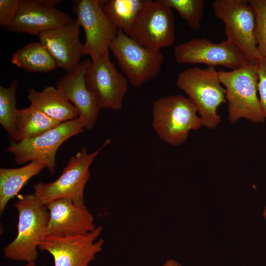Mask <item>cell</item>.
<instances>
[{"label":"cell","instance_id":"obj_24","mask_svg":"<svg viewBox=\"0 0 266 266\" xmlns=\"http://www.w3.org/2000/svg\"><path fill=\"white\" fill-rule=\"evenodd\" d=\"M172 9H175L191 29L199 30L201 25L204 1L203 0H162Z\"/></svg>","mask_w":266,"mask_h":266},{"label":"cell","instance_id":"obj_27","mask_svg":"<svg viewBox=\"0 0 266 266\" xmlns=\"http://www.w3.org/2000/svg\"><path fill=\"white\" fill-rule=\"evenodd\" d=\"M256 63L259 76V98L266 119V57L260 58Z\"/></svg>","mask_w":266,"mask_h":266},{"label":"cell","instance_id":"obj_22","mask_svg":"<svg viewBox=\"0 0 266 266\" xmlns=\"http://www.w3.org/2000/svg\"><path fill=\"white\" fill-rule=\"evenodd\" d=\"M11 62L28 72L45 73L58 67L50 53L39 41L30 43L17 50Z\"/></svg>","mask_w":266,"mask_h":266},{"label":"cell","instance_id":"obj_4","mask_svg":"<svg viewBox=\"0 0 266 266\" xmlns=\"http://www.w3.org/2000/svg\"><path fill=\"white\" fill-rule=\"evenodd\" d=\"M152 111L153 130L160 138L172 146L182 144L191 131L202 126L196 107L182 95L157 99Z\"/></svg>","mask_w":266,"mask_h":266},{"label":"cell","instance_id":"obj_1","mask_svg":"<svg viewBox=\"0 0 266 266\" xmlns=\"http://www.w3.org/2000/svg\"><path fill=\"white\" fill-rule=\"evenodd\" d=\"M176 84L196 107L202 125L209 129L217 128L221 122L218 108L227 100L215 67H189L178 74Z\"/></svg>","mask_w":266,"mask_h":266},{"label":"cell","instance_id":"obj_15","mask_svg":"<svg viewBox=\"0 0 266 266\" xmlns=\"http://www.w3.org/2000/svg\"><path fill=\"white\" fill-rule=\"evenodd\" d=\"M46 205L49 219L44 232L45 236L82 235L96 229L93 216L85 204L78 206L70 199L62 198Z\"/></svg>","mask_w":266,"mask_h":266},{"label":"cell","instance_id":"obj_7","mask_svg":"<svg viewBox=\"0 0 266 266\" xmlns=\"http://www.w3.org/2000/svg\"><path fill=\"white\" fill-rule=\"evenodd\" d=\"M109 50L128 81L135 87L155 78L164 61L161 50L147 48L121 31L111 42Z\"/></svg>","mask_w":266,"mask_h":266},{"label":"cell","instance_id":"obj_12","mask_svg":"<svg viewBox=\"0 0 266 266\" xmlns=\"http://www.w3.org/2000/svg\"><path fill=\"white\" fill-rule=\"evenodd\" d=\"M104 1H73V11L76 16V20L85 33L82 55H89L91 58L109 51L110 44L119 32L102 9Z\"/></svg>","mask_w":266,"mask_h":266},{"label":"cell","instance_id":"obj_10","mask_svg":"<svg viewBox=\"0 0 266 266\" xmlns=\"http://www.w3.org/2000/svg\"><path fill=\"white\" fill-rule=\"evenodd\" d=\"M85 78L100 108L120 110L128 90V80L111 62L109 51L91 58Z\"/></svg>","mask_w":266,"mask_h":266},{"label":"cell","instance_id":"obj_25","mask_svg":"<svg viewBox=\"0 0 266 266\" xmlns=\"http://www.w3.org/2000/svg\"><path fill=\"white\" fill-rule=\"evenodd\" d=\"M256 15L255 36L258 54L266 57V0H248Z\"/></svg>","mask_w":266,"mask_h":266},{"label":"cell","instance_id":"obj_20","mask_svg":"<svg viewBox=\"0 0 266 266\" xmlns=\"http://www.w3.org/2000/svg\"><path fill=\"white\" fill-rule=\"evenodd\" d=\"M60 123L31 104L25 108L18 109L16 122V142L36 137Z\"/></svg>","mask_w":266,"mask_h":266},{"label":"cell","instance_id":"obj_6","mask_svg":"<svg viewBox=\"0 0 266 266\" xmlns=\"http://www.w3.org/2000/svg\"><path fill=\"white\" fill-rule=\"evenodd\" d=\"M84 129L82 121L78 117L61 123L36 137L13 142L6 150L14 155L17 164L38 162L44 165L49 172L53 174L56 167V155L59 148L68 138L82 133Z\"/></svg>","mask_w":266,"mask_h":266},{"label":"cell","instance_id":"obj_8","mask_svg":"<svg viewBox=\"0 0 266 266\" xmlns=\"http://www.w3.org/2000/svg\"><path fill=\"white\" fill-rule=\"evenodd\" d=\"M212 7L215 16L225 24L227 40L237 46L249 62L260 58L255 36L256 15L248 0H215Z\"/></svg>","mask_w":266,"mask_h":266},{"label":"cell","instance_id":"obj_9","mask_svg":"<svg viewBox=\"0 0 266 266\" xmlns=\"http://www.w3.org/2000/svg\"><path fill=\"white\" fill-rule=\"evenodd\" d=\"M172 9L162 0H146L129 36L154 50L171 45L175 40Z\"/></svg>","mask_w":266,"mask_h":266},{"label":"cell","instance_id":"obj_16","mask_svg":"<svg viewBox=\"0 0 266 266\" xmlns=\"http://www.w3.org/2000/svg\"><path fill=\"white\" fill-rule=\"evenodd\" d=\"M91 62L88 59L83 60L74 70L66 72L56 84V87L77 109L78 117L87 130L94 128L101 109L96 97L88 88L85 78Z\"/></svg>","mask_w":266,"mask_h":266},{"label":"cell","instance_id":"obj_21","mask_svg":"<svg viewBox=\"0 0 266 266\" xmlns=\"http://www.w3.org/2000/svg\"><path fill=\"white\" fill-rule=\"evenodd\" d=\"M146 0H105L102 9L110 22L129 36Z\"/></svg>","mask_w":266,"mask_h":266},{"label":"cell","instance_id":"obj_3","mask_svg":"<svg viewBox=\"0 0 266 266\" xmlns=\"http://www.w3.org/2000/svg\"><path fill=\"white\" fill-rule=\"evenodd\" d=\"M218 71L226 91L230 122L235 124L244 118L254 123L264 122L265 117L258 96L256 63L248 62L236 69Z\"/></svg>","mask_w":266,"mask_h":266},{"label":"cell","instance_id":"obj_28","mask_svg":"<svg viewBox=\"0 0 266 266\" xmlns=\"http://www.w3.org/2000/svg\"><path fill=\"white\" fill-rule=\"evenodd\" d=\"M161 266H183L180 263L173 259H168Z\"/></svg>","mask_w":266,"mask_h":266},{"label":"cell","instance_id":"obj_11","mask_svg":"<svg viewBox=\"0 0 266 266\" xmlns=\"http://www.w3.org/2000/svg\"><path fill=\"white\" fill-rule=\"evenodd\" d=\"M174 56L180 64H202L236 69L249 61L235 44L226 40L214 43L204 37L194 38L175 46Z\"/></svg>","mask_w":266,"mask_h":266},{"label":"cell","instance_id":"obj_19","mask_svg":"<svg viewBox=\"0 0 266 266\" xmlns=\"http://www.w3.org/2000/svg\"><path fill=\"white\" fill-rule=\"evenodd\" d=\"M46 167L43 164L32 161L18 168H0V213L1 215L9 200L33 177Z\"/></svg>","mask_w":266,"mask_h":266},{"label":"cell","instance_id":"obj_23","mask_svg":"<svg viewBox=\"0 0 266 266\" xmlns=\"http://www.w3.org/2000/svg\"><path fill=\"white\" fill-rule=\"evenodd\" d=\"M18 85L14 79L8 87L0 86V124L8 135L16 141V122L18 109L16 108V91Z\"/></svg>","mask_w":266,"mask_h":266},{"label":"cell","instance_id":"obj_29","mask_svg":"<svg viewBox=\"0 0 266 266\" xmlns=\"http://www.w3.org/2000/svg\"><path fill=\"white\" fill-rule=\"evenodd\" d=\"M24 266H36L34 261L28 262L26 265Z\"/></svg>","mask_w":266,"mask_h":266},{"label":"cell","instance_id":"obj_30","mask_svg":"<svg viewBox=\"0 0 266 266\" xmlns=\"http://www.w3.org/2000/svg\"><path fill=\"white\" fill-rule=\"evenodd\" d=\"M263 217L265 219V221L266 222V206L265 207L263 211Z\"/></svg>","mask_w":266,"mask_h":266},{"label":"cell","instance_id":"obj_2","mask_svg":"<svg viewBox=\"0 0 266 266\" xmlns=\"http://www.w3.org/2000/svg\"><path fill=\"white\" fill-rule=\"evenodd\" d=\"M14 205L18 213L17 233L4 248V256L14 261L35 262L49 221L48 209L33 194L20 195Z\"/></svg>","mask_w":266,"mask_h":266},{"label":"cell","instance_id":"obj_14","mask_svg":"<svg viewBox=\"0 0 266 266\" xmlns=\"http://www.w3.org/2000/svg\"><path fill=\"white\" fill-rule=\"evenodd\" d=\"M57 0H21L19 10L9 31L40 34L66 24L73 19L55 8Z\"/></svg>","mask_w":266,"mask_h":266},{"label":"cell","instance_id":"obj_18","mask_svg":"<svg viewBox=\"0 0 266 266\" xmlns=\"http://www.w3.org/2000/svg\"><path fill=\"white\" fill-rule=\"evenodd\" d=\"M27 99L31 104L60 123L79 117L77 109L57 87L49 86L40 91L30 89Z\"/></svg>","mask_w":266,"mask_h":266},{"label":"cell","instance_id":"obj_5","mask_svg":"<svg viewBox=\"0 0 266 266\" xmlns=\"http://www.w3.org/2000/svg\"><path fill=\"white\" fill-rule=\"evenodd\" d=\"M110 142V139L106 140L100 147L89 154L86 148H82L70 158L56 180L34 184L33 194L45 205L62 198L69 199L78 206L84 205V192L90 177L89 167L101 150Z\"/></svg>","mask_w":266,"mask_h":266},{"label":"cell","instance_id":"obj_13","mask_svg":"<svg viewBox=\"0 0 266 266\" xmlns=\"http://www.w3.org/2000/svg\"><path fill=\"white\" fill-rule=\"evenodd\" d=\"M102 231L99 226L87 233L71 236H43L39 248L53 257L54 266H91L102 248L104 240L98 239Z\"/></svg>","mask_w":266,"mask_h":266},{"label":"cell","instance_id":"obj_26","mask_svg":"<svg viewBox=\"0 0 266 266\" xmlns=\"http://www.w3.org/2000/svg\"><path fill=\"white\" fill-rule=\"evenodd\" d=\"M21 0H0V25L6 28L14 22L19 10Z\"/></svg>","mask_w":266,"mask_h":266},{"label":"cell","instance_id":"obj_17","mask_svg":"<svg viewBox=\"0 0 266 266\" xmlns=\"http://www.w3.org/2000/svg\"><path fill=\"white\" fill-rule=\"evenodd\" d=\"M80 26L76 20L38 35L39 42L50 53L57 66L66 72L79 65L83 44L79 40Z\"/></svg>","mask_w":266,"mask_h":266}]
</instances>
